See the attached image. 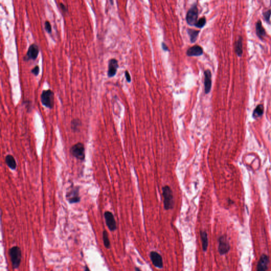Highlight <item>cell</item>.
Here are the masks:
<instances>
[{
    "instance_id": "27",
    "label": "cell",
    "mask_w": 271,
    "mask_h": 271,
    "mask_svg": "<svg viewBox=\"0 0 271 271\" xmlns=\"http://www.w3.org/2000/svg\"><path fill=\"white\" fill-rule=\"evenodd\" d=\"M125 78H126V80L128 82L130 83L131 82V79L130 75V74L129 73V72H128L127 70H126L125 72Z\"/></svg>"
},
{
    "instance_id": "29",
    "label": "cell",
    "mask_w": 271,
    "mask_h": 271,
    "mask_svg": "<svg viewBox=\"0 0 271 271\" xmlns=\"http://www.w3.org/2000/svg\"><path fill=\"white\" fill-rule=\"evenodd\" d=\"M162 46L163 49L165 50V51H167V50H168V48L167 45L166 44H165L164 42H163L162 43Z\"/></svg>"
},
{
    "instance_id": "21",
    "label": "cell",
    "mask_w": 271,
    "mask_h": 271,
    "mask_svg": "<svg viewBox=\"0 0 271 271\" xmlns=\"http://www.w3.org/2000/svg\"><path fill=\"white\" fill-rule=\"evenodd\" d=\"M264 112V107L263 105H258L253 112V117L254 118H258L261 117L263 115Z\"/></svg>"
},
{
    "instance_id": "26",
    "label": "cell",
    "mask_w": 271,
    "mask_h": 271,
    "mask_svg": "<svg viewBox=\"0 0 271 271\" xmlns=\"http://www.w3.org/2000/svg\"><path fill=\"white\" fill-rule=\"evenodd\" d=\"M40 68L38 66H36L32 70V73L35 76H37L39 73Z\"/></svg>"
},
{
    "instance_id": "5",
    "label": "cell",
    "mask_w": 271,
    "mask_h": 271,
    "mask_svg": "<svg viewBox=\"0 0 271 271\" xmlns=\"http://www.w3.org/2000/svg\"><path fill=\"white\" fill-rule=\"evenodd\" d=\"M198 9L196 3L194 4L188 11L186 16V20L189 25L191 26H195L198 21Z\"/></svg>"
},
{
    "instance_id": "10",
    "label": "cell",
    "mask_w": 271,
    "mask_h": 271,
    "mask_svg": "<svg viewBox=\"0 0 271 271\" xmlns=\"http://www.w3.org/2000/svg\"><path fill=\"white\" fill-rule=\"evenodd\" d=\"M151 262L156 267L162 269L163 267V262L162 256L156 252H151L150 253Z\"/></svg>"
},
{
    "instance_id": "15",
    "label": "cell",
    "mask_w": 271,
    "mask_h": 271,
    "mask_svg": "<svg viewBox=\"0 0 271 271\" xmlns=\"http://www.w3.org/2000/svg\"><path fill=\"white\" fill-rule=\"evenodd\" d=\"M5 162L8 167L12 170H15L16 168V163L14 157L11 155H8L5 157Z\"/></svg>"
},
{
    "instance_id": "11",
    "label": "cell",
    "mask_w": 271,
    "mask_h": 271,
    "mask_svg": "<svg viewBox=\"0 0 271 271\" xmlns=\"http://www.w3.org/2000/svg\"><path fill=\"white\" fill-rule=\"evenodd\" d=\"M204 91L206 94H208L211 91L212 86V74L209 70H206L204 72Z\"/></svg>"
},
{
    "instance_id": "23",
    "label": "cell",
    "mask_w": 271,
    "mask_h": 271,
    "mask_svg": "<svg viewBox=\"0 0 271 271\" xmlns=\"http://www.w3.org/2000/svg\"><path fill=\"white\" fill-rule=\"evenodd\" d=\"M206 24V19L204 17L200 18L198 20L195 24V26L198 28H202Z\"/></svg>"
},
{
    "instance_id": "24",
    "label": "cell",
    "mask_w": 271,
    "mask_h": 271,
    "mask_svg": "<svg viewBox=\"0 0 271 271\" xmlns=\"http://www.w3.org/2000/svg\"><path fill=\"white\" fill-rule=\"evenodd\" d=\"M44 28L46 30V32L48 34H51L52 33V26L50 24L49 22L48 21H46L44 23Z\"/></svg>"
},
{
    "instance_id": "14",
    "label": "cell",
    "mask_w": 271,
    "mask_h": 271,
    "mask_svg": "<svg viewBox=\"0 0 271 271\" xmlns=\"http://www.w3.org/2000/svg\"><path fill=\"white\" fill-rule=\"evenodd\" d=\"M203 53V48L199 46L194 45L192 47L189 48L186 52V55L188 56H199L202 55Z\"/></svg>"
},
{
    "instance_id": "3",
    "label": "cell",
    "mask_w": 271,
    "mask_h": 271,
    "mask_svg": "<svg viewBox=\"0 0 271 271\" xmlns=\"http://www.w3.org/2000/svg\"><path fill=\"white\" fill-rule=\"evenodd\" d=\"M42 104L49 109H52L55 104V94L51 90H44L41 94Z\"/></svg>"
},
{
    "instance_id": "17",
    "label": "cell",
    "mask_w": 271,
    "mask_h": 271,
    "mask_svg": "<svg viewBox=\"0 0 271 271\" xmlns=\"http://www.w3.org/2000/svg\"><path fill=\"white\" fill-rule=\"evenodd\" d=\"M235 52L237 56L241 57L242 54V37H239L236 42Z\"/></svg>"
},
{
    "instance_id": "4",
    "label": "cell",
    "mask_w": 271,
    "mask_h": 271,
    "mask_svg": "<svg viewBox=\"0 0 271 271\" xmlns=\"http://www.w3.org/2000/svg\"><path fill=\"white\" fill-rule=\"evenodd\" d=\"M70 153L72 156L82 161H83L85 157V147L83 143H77L71 147Z\"/></svg>"
},
{
    "instance_id": "31",
    "label": "cell",
    "mask_w": 271,
    "mask_h": 271,
    "mask_svg": "<svg viewBox=\"0 0 271 271\" xmlns=\"http://www.w3.org/2000/svg\"><path fill=\"white\" fill-rule=\"evenodd\" d=\"M136 271H141L140 269L138 267H136Z\"/></svg>"
},
{
    "instance_id": "2",
    "label": "cell",
    "mask_w": 271,
    "mask_h": 271,
    "mask_svg": "<svg viewBox=\"0 0 271 271\" xmlns=\"http://www.w3.org/2000/svg\"><path fill=\"white\" fill-rule=\"evenodd\" d=\"M9 255L13 269H18L21 264L22 257L21 249L18 246H13L10 249Z\"/></svg>"
},
{
    "instance_id": "16",
    "label": "cell",
    "mask_w": 271,
    "mask_h": 271,
    "mask_svg": "<svg viewBox=\"0 0 271 271\" xmlns=\"http://www.w3.org/2000/svg\"><path fill=\"white\" fill-rule=\"evenodd\" d=\"M256 30L257 34L260 38H263L264 36L266 35V32L263 27L262 26V22L260 20H258L256 25Z\"/></svg>"
},
{
    "instance_id": "28",
    "label": "cell",
    "mask_w": 271,
    "mask_h": 271,
    "mask_svg": "<svg viewBox=\"0 0 271 271\" xmlns=\"http://www.w3.org/2000/svg\"><path fill=\"white\" fill-rule=\"evenodd\" d=\"M60 7L64 12H67V9L66 8V6L64 4H63L62 3H60Z\"/></svg>"
},
{
    "instance_id": "30",
    "label": "cell",
    "mask_w": 271,
    "mask_h": 271,
    "mask_svg": "<svg viewBox=\"0 0 271 271\" xmlns=\"http://www.w3.org/2000/svg\"><path fill=\"white\" fill-rule=\"evenodd\" d=\"M84 271H91V270H90V269H89V267H88V266H86H86H85V267H84Z\"/></svg>"
},
{
    "instance_id": "12",
    "label": "cell",
    "mask_w": 271,
    "mask_h": 271,
    "mask_svg": "<svg viewBox=\"0 0 271 271\" xmlns=\"http://www.w3.org/2000/svg\"><path fill=\"white\" fill-rule=\"evenodd\" d=\"M119 67L118 60L115 59H111L109 61L108 64V76L109 77H112L115 76L117 72L118 68Z\"/></svg>"
},
{
    "instance_id": "25",
    "label": "cell",
    "mask_w": 271,
    "mask_h": 271,
    "mask_svg": "<svg viewBox=\"0 0 271 271\" xmlns=\"http://www.w3.org/2000/svg\"><path fill=\"white\" fill-rule=\"evenodd\" d=\"M271 14V11L270 10L267 11L263 13L264 18L265 19L267 22H269L270 19V16Z\"/></svg>"
},
{
    "instance_id": "8",
    "label": "cell",
    "mask_w": 271,
    "mask_h": 271,
    "mask_svg": "<svg viewBox=\"0 0 271 271\" xmlns=\"http://www.w3.org/2000/svg\"><path fill=\"white\" fill-rule=\"evenodd\" d=\"M39 47L36 44H32L29 46L26 55L24 57V60H35L39 54Z\"/></svg>"
},
{
    "instance_id": "19",
    "label": "cell",
    "mask_w": 271,
    "mask_h": 271,
    "mask_svg": "<svg viewBox=\"0 0 271 271\" xmlns=\"http://www.w3.org/2000/svg\"><path fill=\"white\" fill-rule=\"evenodd\" d=\"M82 125L81 120L78 119H74L71 122V129L74 133L78 132Z\"/></svg>"
},
{
    "instance_id": "9",
    "label": "cell",
    "mask_w": 271,
    "mask_h": 271,
    "mask_svg": "<svg viewBox=\"0 0 271 271\" xmlns=\"http://www.w3.org/2000/svg\"><path fill=\"white\" fill-rule=\"evenodd\" d=\"M230 249L229 243L227 238L222 236L218 239V251L221 255H224L228 252Z\"/></svg>"
},
{
    "instance_id": "7",
    "label": "cell",
    "mask_w": 271,
    "mask_h": 271,
    "mask_svg": "<svg viewBox=\"0 0 271 271\" xmlns=\"http://www.w3.org/2000/svg\"><path fill=\"white\" fill-rule=\"evenodd\" d=\"M105 223L109 229L113 232L117 229V224L115 220V217L110 211H105L104 214Z\"/></svg>"
},
{
    "instance_id": "6",
    "label": "cell",
    "mask_w": 271,
    "mask_h": 271,
    "mask_svg": "<svg viewBox=\"0 0 271 271\" xmlns=\"http://www.w3.org/2000/svg\"><path fill=\"white\" fill-rule=\"evenodd\" d=\"M66 200L70 204L78 203L80 202L81 198L80 196V188L78 186L72 187L70 190L68 191L66 196Z\"/></svg>"
},
{
    "instance_id": "22",
    "label": "cell",
    "mask_w": 271,
    "mask_h": 271,
    "mask_svg": "<svg viewBox=\"0 0 271 271\" xmlns=\"http://www.w3.org/2000/svg\"><path fill=\"white\" fill-rule=\"evenodd\" d=\"M102 238H103V244H104L105 247L107 249H109L111 246V244H110L108 234L106 230H104L103 232Z\"/></svg>"
},
{
    "instance_id": "18",
    "label": "cell",
    "mask_w": 271,
    "mask_h": 271,
    "mask_svg": "<svg viewBox=\"0 0 271 271\" xmlns=\"http://www.w3.org/2000/svg\"><path fill=\"white\" fill-rule=\"evenodd\" d=\"M200 236H201V241H202V245L203 248V251H206L208 246V238L207 233L205 231H201L200 232Z\"/></svg>"
},
{
    "instance_id": "1",
    "label": "cell",
    "mask_w": 271,
    "mask_h": 271,
    "mask_svg": "<svg viewBox=\"0 0 271 271\" xmlns=\"http://www.w3.org/2000/svg\"><path fill=\"white\" fill-rule=\"evenodd\" d=\"M162 194L165 209L166 210L172 209L174 206V198L171 188L168 185L163 186L162 188Z\"/></svg>"
},
{
    "instance_id": "20",
    "label": "cell",
    "mask_w": 271,
    "mask_h": 271,
    "mask_svg": "<svg viewBox=\"0 0 271 271\" xmlns=\"http://www.w3.org/2000/svg\"><path fill=\"white\" fill-rule=\"evenodd\" d=\"M188 34L190 36V41L192 43L195 42L198 37L199 34L200 32L199 30H196L194 29H188L187 30Z\"/></svg>"
},
{
    "instance_id": "13",
    "label": "cell",
    "mask_w": 271,
    "mask_h": 271,
    "mask_svg": "<svg viewBox=\"0 0 271 271\" xmlns=\"http://www.w3.org/2000/svg\"><path fill=\"white\" fill-rule=\"evenodd\" d=\"M269 258L266 255L263 254L258 261L257 271H266L269 265Z\"/></svg>"
}]
</instances>
